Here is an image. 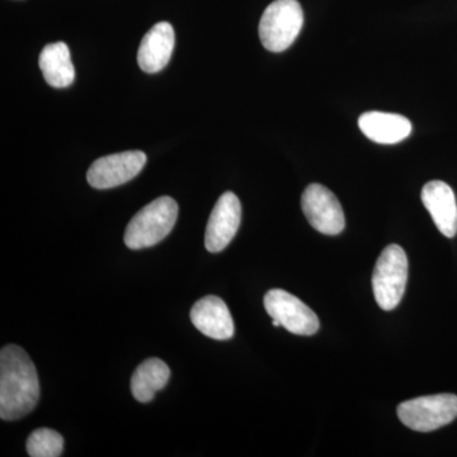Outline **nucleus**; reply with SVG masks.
<instances>
[{
  "label": "nucleus",
  "instance_id": "12",
  "mask_svg": "<svg viewBox=\"0 0 457 457\" xmlns=\"http://www.w3.org/2000/svg\"><path fill=\"white\" fill-rule=\"evenodd\" d=\"M422 203L445 237L457 234V200L453 188L442 180H431L422 189Z\"/></svg>",
  "mask_w": 457,
  "mask_h": 457
},
{
  "label": "nucleus",
  "instance_id": "6",
  "mask_svg": "<svg viewBox=\"0 0 457 457\" xmlns=\"http://www.w3.org/2000/svg\"><path fill=\"white\" fill-rule=\"evenodd\" d=\"M263 303L267 314L294 335L312 336L320 327L318 315L305 303L281 288L270 290Z\"/></svg>",
  "mask_w": 457,
  "mask_h": 457
},
{
  "label": "nucleus",
  "instance_id": "7",
  "mask_svg": "<svg viewBox=\"0 0 457 457\" xmlns=\"http://www.w3.org/2000/svg\"><path fill=\"white\" fill-rule=\"evenodd\" d=\"M303 215L319 233L338 236L345 230V213L338 198L324 186H308L302 196Z\"/></svg>",
  "mask_w": 457,
  "mask_h": 457
},
{
  "label": "nucleus",
  "instance_id": "10",
  "mask_svg": "<svg viewBox=\"0 0 457 457\" xmlns=\"http://www.w3.org/2000/svg\"><path fill=\"white\" fill-rule=\"evenodd\" d=\"M191 321L203 335L216 341L233 338L234 321L224 300L218 296H204L191 311Z\"/></svg>",
  "mask_w": 457,
  "mask_h": 457
},
{
  "label": "nucleus",
  "instance_id": "2",
  "mask_svg": "<svg viewBox=\"0 0 457 457\" xmlns=\"http://www.w3.org/2000/svg\"><path fill=\"white\" fill-rule=\"evenodd\" d=\"M179 219V204L170 196L156 198L140 210L126 228L125 245L132 251L150 248L168 237Z\"/></svg>",
  "mask_w": 457,
  "mask_h": 457
},
{
  "label": "nucleus",
  "instance_id": "8",
  "mask_svg": "<svg viewBox=\"0 0 457 457\" xmlns=\"http://www.w3.org/2000/svg\"><path fill=\"white\" fill-rule=\"evenodd\" d=\"M145 153L140 150L102 156L90 165L87 180L93 188L108 189L134 179L146 164Z\"/></svg>",
  "mask_w": 457,
  "mask_h": 457
},
{
  "label": "nucleus",
  "instance_id": "11",
  "mask_svg": "<svg viewBox=\"0 0 457 457\" xmlns=\"http://www.w3.org/2000/svg\"><path fill=\"white\" fill-rule=\"evenodd\" d=\"M176 45L173 27L168 22H159L144 36L139 51L137 64L145 73L154 74L163 71L170 62Z\"/></svg>",
  "mask_w": 457,
  "mask_h": 457
},
{
  "label": "nucleus",
  "instance_id": "1",
  "mask_svg": "<svg viewBox=\"0 0 457 457\" xmlns=\"http://www.w3.org/2000/svg\"><path fill=\"white\" fill-rule=\"evenodd\" d=\"M40 399L35 363L22 347L8 345L0 352V418L17 420L31 413Z\"/></svg>",
  "mask_w": 457,
  "mask_h": 457
},
{
  "label": "nucleus",
  "instance_id": "3",
  "mask_svg": "<svg viewBox=\"0 0 457 457\" xmlns=\"http://www.w3.org/2000/svg\"><path fill=\"white\" fill-rule=\"evenodd\" d=\"M303 25V8L297 0H275L261 18L262 45L270 53H282L296 40Z\"/></svg>",
  "mask_w": 457,
  "mask_h": 457
},
{
  "label": "nucleus",
  "instance_id": "14",
  "mask_svg": "<svg viewBox=\"0 0 457 457\" xmlns=\"http://www.w3.org/2000/svg\"><path fill=\"white\" fill-rule=\"evenodd\" d=\"M38 65L45 80L54 88H66L75 79V69L71 50L64 42L46 45L38 57Z\"/></svg>",
  "mask_w": 457,
  "mask_h": 457
},
{
  "label": "nucleus",
  "instance_id": "17",
  "mask_svg": "<svg viewBox=\"0 0 457 457\" xmlns=\"http://www.w3.org/2000/svg\"><path fill=\"white\" fill-rule=\"evenodd\" d=\"M272 324H273V327H281V324H279V321L275 320V319H273Z\"/></svg>",
  "mask_w": 457,
  "mask_h": 457
},
{
  "label": "nucleus",
  "instance_id": "5",
  "mask_svg": "<svg viewBox=\"0 0 457 457\" xmlns=\"http://www.w3.org/2000/svg\"><path fill=\"white\" fill-rule=\"evenodd\" d=\"M403 425L417 432H432L450 425L457 418V396L453 394L420 396L398 407Z\"/></svg>",
  "mask_w": 457,
  "mask_h": 457
},
{
  "label": "nucleus",
  "instance_id": "13",
  "mask_svg": "<svg viewBox=\"0 0 457 457\" xmlns=\"http://www.w3.org/2000/svg\"><path fill=\"white\" fill-rule=\"evenodd\" d=\"M359 126L370 140L386 145L407 139L411 132V122L407 117L378 111L361 114Z\"/></svg>",
  "mask_w": 457,
  "mask_h": 457
},
{
  "label": "nucleus",
  "instance_id": "16",
  "mask_svg": "<svg viewBox=\"0 0 457 457\" xmlns=\"http://www.w3.org/2000/svg\"><path fill=\"white\" fill-rule=\"evenodd\" d=\"M27 453L31 457H59L64 451V438L50 428H38L27 440Z\"/></svg>",
  "mask_w": 457,
  "mask_h": 457
},
{
  "label": "nucleus",
  "instance_id": "4",
  "mask_svg": "<svg viewBox=\"0 0 457 457\" xmlns=\"http://www.w3.org/2000/svg\"><path fill=\"white\" fill-rule=\"evenodd\" d=\"M408 281V258L402 246L392 245L381 252L372 275L376 303L385 312L402 302Z\"/></svg>",
  "mask_w": 457,
  "mask_h": 457
},
{
  "label": "nucleus",
  "instance_id": "15",
  "mask_svg": "<svg viewBox=\"0 0 457 457\" xmlns=\"http://www.w3.org/2000/svg\"><path fill=\"white\" fill-rule=\"evenodd\" d=\"M170 378V370L161 359H149L135 370L131 378V393L140 403L154 399L159 390L164 389Z\"/></svg>",
  "mask_w": 457,
  "mask_h": 457
},
{
  "label": "nucleus",
  "instance_id": "9",
  "mask_svg": "<svg viewBox=\"0 0 457 457\" xmlns=\"http://www.w3.org/2000/svg\"><path fill=\"white\" fill-rule=\"evenodd\" d=\"M242 221V204L233 192H225L213 207L207 222L204 245L212 253L224 251L237 236Z\"/></svg>",
  "mask_w": 457,
  "mask_h": 457
}]
</instances>
